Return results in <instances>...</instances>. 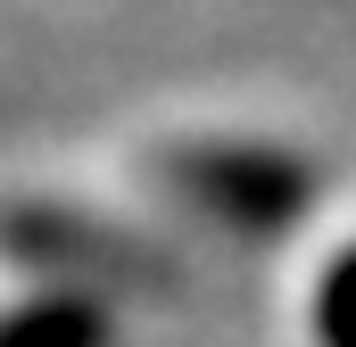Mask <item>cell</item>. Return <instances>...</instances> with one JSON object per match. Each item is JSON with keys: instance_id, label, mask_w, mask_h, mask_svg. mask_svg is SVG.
Segmentation results:
<instances>
[{"instance_id": "obj_1", "label": "cell", "mask_w": 356, "mask_h": 347, "mask_svg": "<svg viewBox=\"0 0 356 347\" xmlns=\"http://www.w3.org/2000/svg\"><path fill=\"white\" fill-rule=\"evenodd\" d=\"M158 182L182 207H199L207 223L249 232V240H282L323 198V174L290 149H266V141H182L158 158Z\"/></svg>"}, {"instance_id": "obj_2", "label": "cell", "mask_w": 356, "mask_h": 347, "mask_svg": "<svg viewBox=\"0 0 356 347\" xmlns=\"http://www.w3.org/2000/svg\"><path fill=\"white\" fill-rule=\"evenodd\" d=\"M0 248L33 273L75 281V289H149V298L175 289V264L158 248H141L133 232L91 223L75 207H0Z\"/></svg>"}, {"instance_id": "obj_3", "label": "cell", "mask_w": 356, "mask_h": 347, "mask_svg": "<svg viewBox=\"0 0 356 347\" xmlns=\"http://www.w3.org/2000/svg\"><path fill=\"white\" fill-rule=\"evenodd\" d=\"M0 347H108V306L83 289H50L0 314Z\"/></svg>"}, {"instance_id": "obj_4", "label": "cell", "mask_w": 356, "mask_h": 347, "mask_svg": "<svg viewBox=\"0 0 356 347\" xmlns=\"http://www.w3.org/2000/svg\"><path fill=\"white\" fill-rule=\"evenodd\" d=\"M315 339L323 347H356V248L332 257L323 289H315Z\"/></svg>"}]
</instances>
